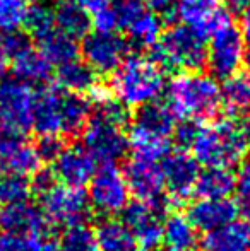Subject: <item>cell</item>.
Instances as JSON below:
<instances>
[{
	"instance_id": "cell-42",
	"label": "cell",
	"mask_w": 250,
	"mask_h": 251,
	"mask_svg": "<svg viewBox=\"0 0 250 251\" xmlns=\"http://www.w3.org/2000/svg\"><path fill=\"white\" fill-rule=\"evenodd\" d=\"M74 2L83 7L89 16H93V14L100 12V10L111 5V0H74Z\"/></svg>"
},
{
	"instance_id": "cell-15",
	"label": "cell",
	"mask_w": 250,
	"mask_h": 251,
	"mask_svg": "<svg viewBox=\"0 0 250 251\" xmlns=\"http://www.w3.org/2000/svg\"><path fill=\"white\" fill-rule=\"evenodd\" d=\"M124 178L129 186L130 195L140 201L165 200V179L158 161L134 157L125 164Z\"/></svg>"
},
{
	"instance_id": "cell-44",
	"label": "cell",
	"mask_w": 250,
	"mask_h": 251,
	"mask_svg": "<svg viewBox=\"0 0 250 251\" xmlns=\"http://www.w3.org/2000/svg\"><path fill=\"white\" fill-rule=\"evenodd\" d=\"M240 33L242 38L245 40V43L250 45V5L242 12V19H240Z\"/></svg>"
},
{
	"instance_id": "cell-27",
	"label": "cell",
	"mask_w": 250,
	"mask_h": 251,
	"mask_svg": "<svg viewBox=\"0 0 250 251\" xmlns=\"http://www.w3.org/2000/svg\"><path fill=\"white\" fill-rule=\"evenodd\" d=\"M163 243H167L171 250L192 251L199 245L197 229L187 215L171 214L163 222Z\"/></svg>"
},
{
	"instance_id": "cell-19",
	"label": "cell",
	"mask_w": 250,
	"mask_h": 251,
	"mask_svg": "<svg viewBox=\"0 0 250 251\" xmlns=\"http://www.w3.org/2000/svg\"><path fill=\"white\" fill-rule=\"evenodd\" d=\"M50 229L41 210L29 201L0 207V231L10 234L31 236Z\"/></svg>"
},
{
	"instance_id": "cell-10",
	"label": "cell",
	"mask_w": 250,
	"mask_h": 251,
	"mask_svg": "<svg viewBox=\"0 0 250 251\" xmlns=\"http://www.w3.org/2000/svg\"><path fill=\"white\" fill-rule=\"evenodd\" d=\"M165 200L134 201L125 207L122 222L129 227L140 251H156L163 245Z\"/></svg>"
},
{
	"instance_id": "cell-38",
	"label": "cell",
	"mask_w": 250,
	"mask_h": 251,
	"mask_svg": "<svg viewBox=\"0 0 250 251\" xmlns=\"http://www.w3.org/2000/svg\"><path fill=\"white\" fill-rule=\"evenodd\" d=\"M34 147H36V152L41 161L54 162L63 149V142H62V137L45 135V137H40V140H38V144Z\"/></svg>"
},
{
	"instance_id": "cell-29",
	"label": "cell",
	"mask_w": 250,
	"mask_h": 251,
	"mask_svg": "<svg viewBox=\"0 0 250 251\" xmlns=\"http://www.w3.org/2000/svg\"><path fill=\"white\" fill-rule=\"evenodd\" d=\"M100 251H140L132 232L122 221L105 219L96 229Z\"/></svg>"
},
{
	"instance_id": "cell-25",
	"label": "cell",
	"mask_w": 250,
	"mask_h": 251,
	"mask_svg": "<svg viewBox=\"0 0 250 251\" xmlns=\"http://www.w3.org/2000/svg\"><path fill=\"white\" fill-rule=\"evenodd\" d=\"M194 193L199 199H230L235 193V175L228 168H206L199 173Z\"/></svg>"
},
{
	"instance_id": "cell-30",
	"label": "cell",
	"mask_w": 250,
	"mask_h": 251,
	"mask_svg": "<svg viewBox=\"0 0 250 251\" xmlns=\"http://www.w3.org/2000/svg\"><path fill=\"white\" fill-rule=\"evenodd\" d=\"M221 100L228 113L233 116H250V75L235 74L224 80Z\"/></svg>"
},
{
	"instance_id": "cell-41",
	"label": "cell",
	"mask_w": 250,
	"mask_h": 251,
	"mask_svg": "<svg viewBox=\"0 0 250 251\" xmlns=\"http://www.w3.org/2000/svg\"><path fill=\"white\" fill-rule=\"evenodd\" d=\"M144 3L158 17H170L175 14L178 0H144Z\"/></svg>"
},
{
	"instance_id": "cell-24",
	"label": "cell",
	"mask_w": 250,
	"mask_h": 251,
	"mask_svg": "<svg viewBox=\"0 0 250 251\" xmlns=\"http://www.w3.org/2000/svg\"><path fill=\"white\" fill-rule=\"evenodd\" d=\"M9 67L16 79L23 80L29 86L43 84L52 77V65L40 51L31 47L26 48L21 55H17Z\"/></svg>"
},
{
	"instance_id": "cell-1",
	"label": "cell",
	"mask_w": 250,
	"mask_h": 251,
	"mask_svg": "<svg viewBox=\"0 0 250 251\" xmlns=\"http://www.w3.org/2000/svg\"><path fill=\"white\" fill-rule=\"evenodd\" d=\"M167 104L177 118L202 123L220 113L221 86L213 75L200 72L177 74L167 86Z\"/></svg>"
},
{
	"instance_id": "cell-35",
	"label": "cell",
	"mask_w": 250,
	"mask_h": 251,
	"mask_svg": "<svg viewBox=\"0 0 250 251\" xmlns=\"http://www.w3.org/2000/svg\"><path fill=\"white\" fill-rule=\"evenodd\" d=\"M29 9V0H0V31H19L24 27Z\"/></svg>"
},
{
	"instance_id": "cell-9",
	"label": "cell",
	"mask_w": 250,
	"mask_h": 251,
	"mask_svg": "<svg viewBox=\"0 0 250 251\" xmlns=\"http://www.w3.org/2000/svg\"><path fill=\"white\" fill-rule=\"evenodd\" d=\"M245 40L233 23H226L223 27L209 36L207 63L214 79H230L238 74L245 62Z\"/></svg>"
},
{
	"instance_id": "cell-8",
	"label": "cell",
	"mask_w": 250,
	"mask_h": 251,
	"mask_svg": "<svg viewBox=\"0 0 250 251\" xmlns=\"http://www.w3.org/2000/svg\"><path fill=\"white\" fill-rule=\"evenodd\" d=\"M89 208L100 217L111 219L122 214L130 203V192L124 173L115 166H101L87 183Z\"/></svg>"
},
{
	"instance_id": "cell-37",
	"label": "cell",
	"mask_w": 250,
	"mask_h": 251,
	"mask_svg": "<svg viewBox=\"0 0 250 251\" xmlns=\"http://www.w3.org/2000/svg\"><path fill=\"white\" fill-rule=\"evenodd\" d=\"M111 9L117 19V29L125 31L146 12L147 7L144 0H111Z\"/></svg>"
},
{
	"instance_id": "cell-36",
	"label": "cell",
	"mask_w": 250,
	"mask_h": 251,
	"mask_svg": "<svg viewBox=\"0 0 250 251\" xmlns=\"http://www.w3.org/2000/svg\"><path fill=\"white\" fill-rule=\"evenodd\" d=\"M29 47V40L21 31H0V69L9 67L17 55Z\"/></svg>"
},
{
	"instance_id": "cell-2",
	"label": "cell",
	"mask_w": 250,
	"mask_h": 251,
	"mask_svg": "<svg viewBox=\"0 0 250 251\" xmlns=\"http://www.w3.org/2000/svg\"><path fill=\"white\" fill-rule=\"evenodd\" d=\"M167 89L165 70L142 55L129 56L111 77V94L125 108H142L158 101Z\"/></svg>"
},
{
	"instance_id": "cell-13",
	"label": "cell",
	"mask_w": 250,
	"mask_h": 251,
	"mask_svg": "<svg viewBox=\"0 0 250 251\" xmlns=\"http://www.w3.org/2000/svg\"><path fill=\"white\" fill-rule=\"evenodd\" d=\"M161 173H163L165 188L170 193L171 201H182L189 199L195 190L199 178V162L190 152L184 149L171 151L161 159Z\"/></svg>"
},
{
	"instance_id": "cell-47",
	"label": "cell",
	"mask_w": 250,
	"mask_h": 251,
	"mask_svg": "<svg viewBox=\"0 0 250 251\" xmlns=\"http://www.w3.org/2000/svg\"><path fill=\"white\" fill-rule=\"evenodd\" d=\"M5 137H7V132L2 128V126H0V146H2V142H3V139H5Z\"/></svg>"
},
{
	"instance_id": "cell-46",
	"label": "cell",
	"mask_w": 250,
	"mask_h": 251,
	"mask_svg": "<svg viewBox=\"0 0 250 251\" xmlns=\"http://www.w3.org/2000/svg\"><path fill=\"white\" fill-rule=\"evenodd\" d=\"M244 212H245V215H247V222H250V203L249 205H244Z\"/></svg>"
},
{
	"instance_id": "cell-31",
	"label": "cell",
	"mask_w": 250,
	"mask_h": 251,
	"mask_svg": "<svg viewBox=\"0 0 250 251\" xmlns=\"http://www.w3.org/2000/svg\"><path fill=\"white\" fill-rule=\"evenodd\" d=\"M125 33L134 47L140 50H149L156 47V43L160 41L163 34V23H161V17L147 9L132 26L127 27Z\"/></svg>"
},
{
	"instance_id": "cell-34",
	"label": "cell",
	"mask_w": 250,
	"mask_h": 251,
	"mask_svg": "<svg viewBox=\"0 0 250 251\" xmlns=\"http://www.w3.org/2000/svg\"><path fill=\"white\" fill-rule=\"evenodd\" d=\"M24 27L28 29V33L33 38L40 40V38L47 36L48 33H52L54 29H57L55 26V16H54V7L47 5L43 2L31 3L29 14Z\"/></svg>"
},
{
	"instance_id": "cell-4",
	"label": "cell",
	"mask_w": 250,
	"mask_h": 251,
	"mask_svg": "<svg viewBox=\"0 0 250 251\" xmlns=\"http://www.w3.org/2000/svg\"><path fill=\"white\" fill-rule=\"evenodd\" d=\"M175 126L177 116L167 102L154 101L139 108L127 135L134 157L161 161L170 152L168 146Z\"/></svg>"
},
{
	"instance_id": "cell-5",
	"label": "cell",
	"mask_w": 250,
	"mask_h": 251,
	"mask_svg": "<svg viewBox=\"0 0 250 251\" xmlns=\"http://www.w3.org/2000/svg\"><path fill=\"white\" fill-rule=\"evenodd\" d=\"M153 51V60L163 70L199 72L207 63L206 40L182 24L163 31Z\"/></svg>"
},
{
	"instance_id": "cell-28",
	"label": "cell",
	"mask_w": 250,
	"mask_h": 251,
	"mask_svg": "<svg viewBox=\"0 0 250 251\" xmlns=\"http://www.w3.org/2000/svg\"><path fill=\"white\" fill-rule=\"evenodd\" d=\"M57 82L58 87L67 93L84 94L96 86V74L87 67L86 62L77 58L57 67Z\"/></svg>"
},
{
	"instance_id": "cell-6",
	"label": "cell",
	"mask_w": 250,
	"mask_h": 251,
	"mask_svg": "<svg viewBox=\"0 0 250 251\" xmlns=\"http://www.w3.org/2000/svg\"><path fill=\"white\" fill-rule=\"evenodd\" d=\"M33 86L16 79L3 77L0 80V126L10 135L23 137L33 128L34 109Z\"/></svg>"
},
{
	"instance_id": "cell-45",
	"label": "cell",
	"mask_w": 250,
	"mask_h": 251,
	"mask_svg": "<svg viewBox=\"0 0 250 251\" xmlns=\"http://www.w3.org/2000/svg\"><path fill=\"white\" fill-rule=\"evenodd\" d=\"M245 67H247V69H249V72H250V48H249V50L247 51H245Z\"/></svg>"
},
{
	"instance_id": "cell-14",
	"label": "cell",
	"mask_w": 250,
	"mask_h": 251,
	"mask_svg": "<svg viewBox=\"0 0 250 251\" xmlns=\"http://www.w3.org/2000/svg\"><path fill=\"white\" fill-rule=\"evenodd\" d=\"M173 16H177L182 26L204 40L230 23V16L220 0H178Z\"/></svg>"
},
{
	"instance_id": "cell-16",
	"label": "cell",
	"mask_w": 250,
	"mask_h": 251,
	"mask_svg": "<svg viewBox=\"0 0 250 251\" xmlns=\"http://www.w3.org/2000/svg\"><path fill=\"white\" fill-rule=\"evenodd\" d=\"M96 164L98 162L83 146H69L63 147L60 154L57 155L52 173L57 183L74 186V188H83L94 176Z\"/></svg>"
},
{
	"instance_id": "cell-12",
	"label": "cell",
	"mask_w": 250,
	"mask_h": 251,
	"mask_svg": "<svg viewBox=\"0 0 250 251\" xmlns=\"http://www.w3.org/2000/svg\"><path fill=\"white\" fill-rule=\"evenodd\" d=\"M129 53V41L124 36L111 31L101 33L93 31L87 33L81 45V55L94 74H113L124 63Z\"/></svg>"
},
{
	"instance_id": "cell-18",
	"label": "cell",
	"mask_w": 250,
	"mask_h": 251,
	"mask_svg": "<svg viewBox=\"0 0 250 251\" xmlns=\"http://www.w3.org/2000/svg\"><path fill=\"white\" fill-rule=\"evenodd\" d=\"M238 205L230 199H199L189 207L187 217L197 231L209 232L237 219Z\"/></svg>"
},
{
	"instance_id": "cell-17",
	"label": "cell",
	"mask_w": 250,
	"mask_h": 251,
	"mask_svg": "<svg viewBox=\"0 0 250 251\" xmlns=\"http://www.w3.org/2000/svg\"><path fill=\"white\" fill-rule=\"evenodd\" d=\"M41 159L36 152V147L19 135H10L3 139L0 146V175H34L41 169Z\"/></svg>"
},
{
	"instance_id": "cell-11",
	"label": "cell",
	"mask_w": 250,
	"mask_h": 251,
	"mask_svg": "<svg viewBox=\"0 0 250 251\" xmlns=\"http://www.w3.org/2000/svg\"><path fill=\"white\" fill-rule=\"evenodd\" d=\"M83 147L103 166H115L129 152V140L124 128L93 116L83 130Z\"/></svg>"
},
{
	"instance_id": "cell-26",
	"label": "cell",
	"mask_w": 250,
	"mask_h": 251,
	"mask_svg": "<svg viewBox=\"0 0 250 251\" xmlns=\"http://www.w3.org/2000/svg\"><path fill=\"white\" fill-rule=\"evenodd\" d=\"M54 16L57 29L76 40L84 38L91 29V16L74 0H58Z\"/></svg>"
},
{
	"instance_id": "cell-33",
	"label": "cell",
	"mask_w": 250,
	"mask_h": 251,
	"mask_svg": "<svg viewBox=\"0 0 250 251\" xmlns=\"http://www.w3.org/2000/svg\"><path fill=\"white\" fill-rule=\"evenodd\" d=\"M33 193V183L28 176L0 175V207L29 201Z\"/></svg>"
},
{
	"instance_id": "cell-39",
	"label": "cell",
	"mask_w": 250,
	"mask_h": 251,
	"mask_svg": "<svg viewBox=\"0 0 250 251\" xmlns=\"http://www.w3.org/2000/svg\"><path fill=\"white\" fill-rule=\"evenodd\" d=\"M235 193L238 195L242 207L250 203V162H242L235 175Z\"/></svg>"
},
{
	"instance_id": "cell-20",
	"label": "cell",
	"mask_w": 250,
	"mask_h": 251,
	"mask_svg": "<svg viewBox=\"0 0 250 251\" xmlns=\"http://www.w3.org/2000/svg\"><path fill=\"white\" fill-rule=\"evenodd\" d=\"M60 102H62L60 87H45L40 93H36L34 109H33V130L40 137L45 135L62 137Z\"/></svg>"
},
{
	"instance_id": "cell-3",
	"label": "cell",
	"mask_w": 250,
	"mask_h": 251,
	"mask_svg": "<svg viewBox=\"0 0 250 251\" xmlns=\"http://www.w3.org/2000/svg\"><path fill=\"white\" fill-rule=\"evenodd\" d=\"M250 149L235 120H220L211 125H200L189 151L204 168H228L242 164Z\"/></svg>"
},
{
	"instance_id": "cell-48",
	"label": "cell",
	"mask_w": 250,
	"mask_h": 251,
	"mask_svg": "<svg viewBox=\"0 0 250 251\" xmlns=\"http://www.w3.org/2000/svg\"><path fill=\"white\" fill-rule=\"evenodd\" d=\"M161 251H178V250H171V248H167V250H161Z\"/></svg>"
},
{
	"instance_id": "cell-23",
	"label": "cell",
	"mask_w": 250,
	"mask_h": 251,
	"mask_svg": "<svg viewBox=\"0 0 250 251\" xmlns=\"http://www.w3.org/2000/svg\"><path fill=\"white\" fill-rule=\"evenodd\" d=\"M36 41L38 51L54 67H60L69 62H74L81 55V47L76 38L69 36V34L62 33L58 29H54L47 36L40 38Z\"/></svg>"
},
{
	"instance_id": "cell-22",
	"label": "cell",
	"mask_w": 250,
	"mask_h": 251,
	"mask_svg": "<svg viewBox=\"0 0 250 251\" xmlns=\"http://www.w3.org/2000/svg\"><path fill=\"white\" fill-rule=\"evenodd\" d=\"M93 102L84 94L67 93L62 89L60 102V122H62V137H74L83 133L93 111Z\"/></svg>"
},
{
	"instance_id": "cell-32",
	"label": "cell",
	"mask_w": 250,
	"mask_h": 251,
	"mask_svg": "<svg viewBox=\"0 0 250 251\" xmlns=\"http://www.w3.org/2000/svg\"><path fill=\"white\" fill-rule=\"evenodd\" d=\"M58 251H100L96 229L86 222L65 227L58 239Z\"/></svg>"
},
{
	"instance_id": "cell-40",
	"label": "cell",
	"mask_w": 250,
	"mask_h": 251,
	"mask_svg": "<svg viewBox=\"0 0 250 251\" xmlns=\"http://www.w3.org/2000/svg\"><path fill=\"white\" fill-rule=\"evenodd\" d=\"M199 126H200V123L189 122V120H184L182 123H177V126H175V130H173V135H175V139H177L180 149H184V151L190 149V146H192L194 139H195V135H197Z\"/></svg>"
},
{
	"instance_id": "cell-43",
	"label": "cell",
	"mask_w": 250,
	"mask_h": 251,
	"mask_svg": "<svg viewBox=\"0 0 250 251\" xmlns=\"http://www.w3.org/2000/svg\"><path fill=\"white\" fill-rule=\"evenodd\" d=\"M221 5L226 9V12L242 14L250 5V0H220Z\"/></svg>"
},
{
	"instance_id": "cell-7",
	"label": "cell",
	"mask_w": 250,
	"mask_h": 251,
	"mask_svg": "<svg viewBox=\"0 0 250 251\" xmlns=\"http://www.w3.org/2000/svg\"><path fill=\"white\" fill-rule=\"evenodd\" d=\"M40 210L48 224L69 227L86 222L91 208L83 188L54 183L40 193Z\"/></svg>"
},
{
	"instance_id": "cell-21",
	"label": "cell",
	"mask_w": 250,
	"mask_h": 251,
	"mask_svg": "<svg viewBox=\"0 0 250 251\" xmlns=\"http://www.w3.org/2000/svg\"><path fill=\"white\" fill-rule=\"evenodd\" d=\"M199 251H250V222L235 219L209 232L197 245Z\"/></svg>"
}]
</instances>
